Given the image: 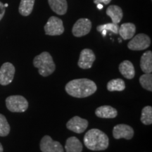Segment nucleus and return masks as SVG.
<instances>
[{
  "label": "nucleus",
  "mask_w": 152,
  "mask_h": 152,
  "mask_svg": "<svg viewBox=\"0 0 152 152\" xmlns=\"http://www.w3.org/2000/svg\"><path fill=\"white\" fill-rule=\"evenodd\" d=\"M68 94L76 98H85L94 94L97 87L94 82L87 78L75 79L68 82L65 87Z\"/></svg>",
  "instance_id": "nucleus-1"
},
{
  "label": "nucleus",
  "mask_w": 152,
  "mask_h": 152,
  "mask_svg": "<svg viewBox=\"0 0 152 152\" xmlns=\"http://www.w3.org/2000/svg\"><path fill=\"white\" fill-rule=\"evenodd\" d=\"M83 141L85 147L92 151L106 150L109 144L108 136L102 130L96 128L87 131Z\"/></svg>",
  "instance_id": "nucleus-2"
},
{
  "label": "nucleus",
  "mask_w": 152,
  "mask_h": 152,
  "mask_svg": "<svg viewBox=\"0 0 152 152\" xmlns=\"http://www.w3.org/2000/svg\"><path fill=\"white\" fill-rule=\"evenodd\" d=\"M33 65L38 68L39 75L43 77L52 75L56 69L52 56L47 52H43L34 58Z\"/></svg>",
  "instance_id": "nucleus-3"
},
{
  "label": "nucleus",
  "mask_w": 152,
  "mask_h": 152,
  "mask_svg": "<svg viewBox=\"0 0 152 152\" xmlns=\"http://www.w3.org/2000/svg\"><path fill=\"white\" fill-rule=\"evenodd\" d=\"M7 109L14 113H23L28 108V102L26 98L20 95H12L6 99Z\"/></svg>",
  "instance_id": "nucleus-4"
},
{
  "label": "nucleus",
  "mask_w": 152,
  "mask_h": 152,
  "mask_svg": "<svg viewBox=\"0 0 152 152\" xmlns=\"http://www.w3.org/2000/svg\"><path fill=\"white\" fill-rule=\"evenodd\" d=\"M45 34L50 36L61 35L64 32L62 20L58 17L51 16L44 27Z\"/></svg>",
  "instance_id": "nucleus-5"
},
{
  "label": "nucleus",
  "mask_w": 152,
  "mask_h": 152,
  "mask_svg": "<svg viewBox=\"0 0 152 152\" xmlns=\"http://www.w3.org/2000/svg\"><path fill=\"white\" fill-rule=\"evenodd\" d=\"M151 45V39L147 35L140 33L132 38L128 44V47L132 51H141L147 49Z\"/></svg>",
  "instance_id": "nucleus-6"
},
{
  "label": "nucleus",
  "mask_w": 152,
  "mask_h": 152,
  "mask_svg": "<svg viewBox=\"0 0 152 152\" xmlns=\"http://www.w3.org/2000/svg\"><path fill=\"white\" fill-rule=\"evenodd\" d=\"M92 29V22L88 18H80L74 24L72 33L75 37H80L87 35Z\"/></svg>",
  "instance_id": "nucleus-7"
},
{
  "label": "nucleus",
  "mask_w": 152,
  "mask_h": 152,
  "mask_svg": "<svg viewBox=\"0 0 152 152\" xmlns=\"http://www.w3.org/2000/svg\"><path fill=\"white\" fill-rule=\"evenodd\" d=\"M39 147L42 152H64L61 144L58 142L53 140L49 135L43 137L40 141Z\"/></svg>",
  "instance_id": "nucleus-8"
},
{
  "label": "nucleus",
  "mask_w": 152,
  "mask_h": 152,
  "mask_svg": "<svg viewBox=\"0 0 152 152\" xmlns=\"http://www.w3.org/2000/svg\"><path fill=\"white\" fill-rule=\"evenodd\" d=\"M15 67L12 64L6 62L0 68V85H8L14 77Z\"/></svg>",
  "instance_id": "nucleus-9"
},
{
  "label": "nucleus",
  "mask_w": 152,
  "mask_h": 152,
  "mask_svg": "<svg viewBox=\"0 0 152 152\" xmlns=\"http://www.w3.org/2000/svg\"><path fill=\"white\" fill-rule=\"evenodd\" d=\"M96 56L90 49H84L81 51L77 65L82 69H89L92 67Z\"/></svg>",
  "instance_id": "nucleus-10"
},
{
  "label": "nucleus",
  "mask_w": 152,
  "mask_h": 152,
  "mask_svg": "<svg viewBox=\"0 0 152 152\" xmlns=\"http://www.w3.org/2000/svg\"><path fill=\"white\" fill-rule=\"evenodd\" d=\"M88 127V121L80 116H74L66 123V128L74 132L80 134L84 132Z\"/></svg>",
  "instance_id": "nucleus-11"
},
{
  "label": "nucleus",
  "mask_w": 152,
  "mask_h": 152,
  "mask_svg": "<svg viewBox=\"0 0 152 152\" xmlns=\"http://www.w3.org/2000/svg\"><path fill=\"white\" fill-rule=\"evenodd\" d=\"M113 136L116 140L121 138H124L125 140H131L134 136V130L132 127L128 125H117L113 128Z\"/></svg>",
  "instance_id": "nucleus-12"
},
{
  "label": "nucleus",
  "mask_w": 152,
  "mask_h": 152,
  "mask_svg": "<svg viewBox=\"0 0 152 152\" xmlns=\"http://www.w3.org/2000/svg\"><path fill=\"white\" fill-rule=\"evenodd\" d=\"M95 114L102 118H114L117 116L118 111L111 106H102L98 107L95 111Z\"/></svg>",
  "instance_id": "nucleus-13"
},
{
  "label": "nucleus",
  "mask_w": 152,
  "mask_h": 152,
  "mask_svg": "<svg viewBox=\"0 0 152 152\" xmlns=\"http://www.w3.org/2000/svg\"><path fill=\"white\" fill-rule=\"evenodd\" d=\"M136 33L135 25L131 23H125L119 27L118 33L125 40L132 39Z\"/></svg>",
  "instance_id": "nucleus-14"
},
{
  "label": "nucleus",
  "mask_w": 152,
  "mask_h": 152,
  "mask_svg": "<svg viewBox=\"0 0 152 152\" xmlns=\"http://www.w3.org/2000/svg\"><path fill=\"white\" fill-rule=\"evenodd\" d=\"M119 71L123 77L125 78L131 80L134 78L135 75V71L132 62L130 61L125 60L121 62L119 65Z\"/></svg>",
  "instance_id": "nucleus-15"
},
{
  "label": "nucleus",
  "mask_w": 152,
  "mask_h": 152,
  "mask_svg": "<svg viewBox=\"0 0 152 152\" xmlns=\"http://www.w3.org/2000/svg\"><path fill=\"white\" fill-rule=\"evenodd\" d=\"M49 7L56 14L64 15L68 10V4L66 0H48Z\"/></svg>",
  "instance_id": "nucleus-16"
},
{
  "label": "nucleus",
  "mask_w": 152,
  "mask_h": 152,
  "mask_svg": "<svg viewBox=\"0 0 152 152\" xmlns=\"http://www.w3.org/2000/svg\"><path fill=\"white\" fill-rule=\"evenodd\" d=\"M106 15L111 18L112 23L118 24L122 20L123 14L121 8L117 5H111L106 9Z\"/></svg>",
  "instance_id": "nucleus-17"
},
{
  "label": "nucleus",
  "mask_w": 152,
  "mask_h": 152,
  "mask_svg": "<svg viewBox=\"0 0 152 152\" xmlns=\"http://www.w3.org/2000/svg\"><path fill=\"white\" fill-rule=\"evenodd\" d=\"M140 67L144 73H151L152 72V52L147 51L144 52L140 59Z\"/></svg>",
  "instance_id": "nucleus-18"
},
{
  "label": "nucleus",
  "mask_w": 152,
  "mask_h": 152,
  "mask_svg": "<svg viewBox=\"0 0 152 152\" xmlns=\"http://www.w3.org/2000/svg\"><path fill=\"white\" fill-rule=\"evenodd\" d=\"M65 149L66 152H82L83 144L75 137H71L66 140Z\"/></svg>",
  "instance_id": "nucleus-19"
},
{
  "label": "nucleus",
  "mask_w": 152,
  "mask_h": 152,
  "mask_svg": "<svg viewBox=\"0 0 152 152\" xmlns=\"http://www.w3.org/2000/svg\"><path fill=\"white\" fill-rule=\"evenodd\" d=\"M34 4L35 0H20L18 8L20 14L23 16H29L33 10Z\"/></svg>",
  "instance_id": "nucleus-20"
},
{
  "label": "nucleus",
  "mask_w": 152,
  "mask_h": 152,
  "mask_svg": "<svg viewBox=\"0 0 152 152\" xmlns=\"http://www.w3.org/2000/svg\"><path fill=\"white\" fill-rule=\"evenodd\" d=\"M125 89V83L121 78L111 80L107 84V90L109 92H121Z\"/></svg>",
  "instance_id": "nucleus-21"
},
{
  "label": "nucleus",
  "mask_w": 152,
  "mask_h": 152,
  "mask_svg": "<svg viewBox=\"0 0 152 152\" xmlns=\"http://www.w3.org/2000/svg\"><path fill=\"white\" fill-rule=\"evenodd\" d=\"M96 30H97L98 32L102 33V35L104 37V36H106L107 31H110L114 34H118L119 26L118 24L113 23H110L98 26L96 27Z\"/></svg>",
  "instance_id": "nucleus-22"
},
{
  "label": "nucleus",
  "mask_w": 152,
  "mask_h": 152,
  "mask_svg": "<svg viewBox=\"0 0 152 152\" xmlns=\"http://www.w3.org/2000/svg\"><path fill=\"white\" fill-rule=\"evenodd\" d=\"M141 122L144 125H149L152 123V107L147 106L142 110Z\"/></svg>",
  "instance_id": "nucleus-23"
},
{
  "label": "nucleus",
  "mask_w": 152,
  "mask_h": 152,
  "mask_svg": "<svg viewBox=\"0 0 152 152\" xmlns=\"http://www.w3.org/2000/svg\"><path fill=\"white\" fill-rule=\"evenodd\" d=\"M140 83L144 89L149 92L152 91V75L151 73H144L140 77Z\"/></svg>",
  "instance_id": "nucleus-24"
},
{
  "label": "nucleus",
  "mask_w": 152,
  "mask_h": 152,
  "mask_svg": "<svg viewBox=\"0 0 152 152\" xmlns=\"http://www.w3.org/2000/svg\"><path fill=\"white\" fill-rule=\"evenodd\" d=\"M10 132V125L4 115L0 113V137L7 136Z\"/></svg>",
  "instance_id": "nucleus-25"
},
{
  "label": "nucleus",
  "mask_w": 152,
  "mask_h": 152,
  "mask_svg": "<svg viewBox=\"0 0 152 152\" xmlns=\"http://www.w3.org/2000/svg\"><path fill=\"white\" fill-rule=\"evenodd\" d=\"M4 14H5L4 5V4L1 2V1H0V20L2 19L4 16Z\"/></svg>",
  "instance_id": "nucleus-26"
},
{
  "label": "nucleus",
  "mask_w": 152,
  "mask_h": 152,
  "mask_svg": "<svg viewBox=\"0 0 152 152\" xmlns=\"http://www.w3.org/2000/svg\"><path fill=\"white\" fill-rule=\"evenodd\" d=\"M95 4H109L111 2V0H93Z\"/></svg>",
  "instance_id": "nucleus-27"
},
{
  "label": "nucleus",
  "mask_w": 152,
  "mask_h": 152,
  "mask_svg": "<svg viewBox=\"0 0 152 152\" xmlns=\"http://www.w3.org/2000/svg\"><path fill=\"white\" fill-rule=\"evenodd\" d=\"M96 5H97V8L98 9H102V8H103V6L102 5V4H96Z\"/></svg>",
  "instance_id": "nucleus-28"
},
{
  "label": "nucleus",
  "mask_w": 152,
  "mask_h": 152,
  "mask_svg": "<svg viewBox=\"0 0 152 152\" xmlns=\"http://www.w3.org/2000/svg\"><path fill=\"white\" fill-rule=\"evenodd\" d=\"M4 149H3V147L2 145H1V144L0 143V152H3Z\"/></svg>",
  "instance_id": "nucleus-29"
},
{
  "label": "nucleus",
  "mask_w": 152,
  "mask_h": 152,
  "mask_svg": "<svg viewBox=\"0 0 152 152\" xmlns=\"http://www.w3.org/2000/svg\"><path fill=\"white\" fill-rule=\"evenodd\" d=\"M4 7H5V8H6V7H8V4H4Z\"/></svg>",
  "instance_id": "nucleus-30"
}]
</instances>
